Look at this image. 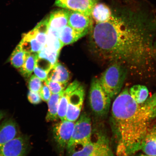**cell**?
<instances>
[{
  "instance_id": "obj_1",
  "label": "cell",
  "mask_w": 156,
  "mask_h": 156,
  "mask_svg": "<svg viewBox=\"0 0 156 156\" xmlns=\"http://www.w3.org/2000/svg\"><path fill=\"white\" fill-rule=\"evenodd\" d=\"M156 17L139 5L125 4L106 22L97 23L90 37L93 51L101 60L123 64L142 76L153 70Z\"/></svg>"
},
{
  "instance_id": "obj_2",
  "label": "cell",
  "mask_w": 156,
  "mask_h": 156,
  "mask_svg": "<svg viewBox=\"0 0 156 156\" xmlns=\"http://www.w3.org/2000/svg\"><path fill=\"white\" fill-rule=\"evenodd\" d=\"M156 120V91L143 103L138 104L128 88L113 102L110 124L117 156H133L141 150L150 127Z\"/></svg>"
},
{
  "instance_id": "obj_3",
  "label": "cell",
  "mask_w": 156,
  "mask_h": 156,
  "mask_svg": "<svg viewBox=\"0 0 156 156\" xmlns=\"http://www.w3.org/2000/svg\"><path fill=\"white\" fill-rule=\"evenodd\" d=\"M128 72L125 66L114 63L102 74L99 80L103 89L111 99L115 98L121 91Z\"/></svg>"
},
{
  "instance_id": "obj_4",
  "label": "cell",
  "mask_w": 156,
  "mask_h": 156,
  "mask_svg": "<svg viewBox=\"0 0 156 156\" xmlns=\"http://www.w3.org/2000/svg\"><path fill=\"white\" fill-rule=\"evenodd\" d=\"M68 156H115L108 136L105 133L92 134L90 142L79 149L68 153Z\"/></svg>"
},
{
  "instance_id": "obj_5",
  "label": "cell",
  "mask_w": 156,
  "mask_h": 156,
  "mask_svg": "<svg viewBox=\"0 0 156 156\" xmlns=\"http://www.w3.org/2000/svg\"><path fill=\"white\" fill-rule=\"evenodd\" d=\"M92 134L91 119L83 113L75 122L73 134L67 147L68 153L89 143Z\"/></svg>"
},
{
  "instance_id": "obj_6",
  "label": "cell",
  "mask_w": 156,
  "mask_h": 156,
  "mask_svg": "<svg viewBox=\"0 0 156 156\" xmlns=\"http://www.w3.org/2000/svg\"><path fill=\"white\" fill-rule=\"evenodd\" d=\"M111 100L103 89L99 80L94 78L91 81L89 94V102L91 110L95 116L103 118L108 114Z\"/></svg>"
},
{
  "instance_id": "obj_7",
  "label": "cell",
  "mask_w": 156,
  "mask_h": 156,
  "mask_svg": "<svg viewBox=\"0 0 156 156\" xmlns=\"http://www.w3.org/2000/svg\"><path fill=\"white\" fill-rule=\"evenodd\" d=\"M75 122L67 120L56 123L52 127V134L55 141L61 151L66 148L71 138Z\"/></svg>"
},
{
  "instance_id": "obj_8",
  "label": "cell",
  "mask_w": 156,
  "mask_h": 156,
  "mask_svg": "<svg viewBox=\"0 0 156 156\" xmlns=\"http://www.w3.org/2000/svg\"><path fill=\"white\" fill-rule=\"evenodd\" d=\"M29 145L26 136H17L0 149V156H26Z\"/></svg>"
},
{
  "instance_id": "obj_9",
  "label": "cell",
  "mask_w": 156,
  "mask_h": 156,
  "mask_svg": "<svg viewBox=\"0 0 156 156\" xmlns=\"http://www.w3.org/2000/svg\"><path fill=\"white\" fill-rule=\"evenodd\" d=\"M84 95V90L81 85L72 93L68 101L66 120L73 122L76 121L80 115Z\"/></svg>"
},
{
  "instance_id": "obj_10",
  "label": "cell",
  "mask_w": 156,
  "mask_h": 156,
  "mask_svg": "<svg viewBox=\"0 0 156 156\" xmlns=\"http://www.w3.org/2000/svg\"><path fill=\"white\" fill-rule=\"evenodd\" d=\"M98 0H56L55 5L62 8L77 12L91 17L94 7Z\"/></svg>"
},
{
  "instance_id": "obj_11",
  "label": "cell",
  "mask_w": 156,
  "mask_h": 156,
  "mask_svg": "<svg viewBox=\"0 0 156 156\" xmlns=\"http://www.w3.org/2000/svg\"><path fill=\"white\" fill-rule=\"evenodd\" d=\"M90 17L69 10L68 25L78 32L87 34L92 28V21Z\"/></svg>"
},
{
  "instance_id": "obj_12",
  "label": "cell",
  "mask_w": 156,
  "mask_h": 156,
  "mask_svg": "<svg viewBox=\"0 0 156 156\" xmlns=\"http://www.w3.org/2000/svg\"><path fill=\"white\" fill-rule=\"evenodd\" d=\"M18 134V126L14 120L9 119L4 121L0 124V149Z\"/></svg>"
},
{
  "instance_id": "obj_13",
  "label": "cell",
  "mask_w": 156,
  "mask_h": 156,
  "mask_svg": "<svg viewBox=\"0 0 156 156\" xmlns=\"http://www.w3.org/2000/svg\"><path fill=\"white\" fill-rule=\"evenodd\" d=\"M140 151L146 155L156 156V120L146 133Z\"/></svg>"
},
{
  "instance_id": "obj_14",
  "label": "cell",
  "mask_w": 156,
  "mask_h": 156,
  "mask_svg": "<svg viewBox=\"0 0 156 156\" xmlns=\"http://www.w3.org/2000/svg\"><path fill=\"white\" fill-rule=\"evenodd\" d=\"M69 10L62 9L52 12L48 18V27L60 30L68 25Z\"/></svg>"
},
{
  "instance_id": "obj_15",
  "label": "cell",
  "mask_w": 156,
  "mask_h": 156,
  "mask_svg": "<svg viewBox=\"0 0 156 156\" xmlns=\"http://www.w3.org/2000/svg\"><path fill=\"white\" fill-rule=\"evenodd\" d=\"M80 85L79 82L75 80L68 85L64 90L60 98L58 106V115L60 120H66L68 101L70 95Z\"/></svg>"
},
{
  "instance_id": "obj_16",
  "label": "cell",
  "mask_w": 156,
  "mask_h": 156,
  "mask_svg": "<svg viewBox=\"0 0 156 156\" xmlns=\"http://www.w3.org/2000/svg\"><path fill=\"white\" fill-rule=\"evenodd\" d=\"M70 79V73L67 68L63 64L58 62L51 69L46 80L68 83Z\"/></svg>"
},
{
  "instance_id": "obj_17",
  "label": "cell",
  "mask_w": 156,
  "mask_h": 156,
  "mask_svg": "<svg viewBox=\"0 0 156 156\" xmlns=\"http://www.w3.org/2000/svg\"><path fill=\"white\" fill-rule=\"evenodd\" d=\"M86 34L78 32L68 25L59 31V38L64 46L73 44Z\"/></svg>"
},
{
  "instance_id": "obj_18",
  "label": "cell",
  "mask_w": 156,
  "mask_h": 156,
  "mask_svg": "<svg viewBox=\"0 0 156 156\" xmlns=\"http://www.w3.org/2000/svg\"><path fill=\"white\" fill-rule=\"evenodd\" d=\"M112 12L110 8L104 3H97L91 12V17L96 23L106 22L110 18Z\"/></svg>"
},
{
  "instance_id": "obj_19",
  "label": "cell",
  "mask_w": 156,
  "mask_h": 156,
  "mask_svg": "<svg viewBox=\"0 0 156 156\" xmlns=\"http://www.w3.org/2000/svg\"><path fill=\"white\" fill-rule=\"evenodd\" d=\"M62 92L52 94L51 97L48 102V109L46 117V120L47 122H54L57 121L58 118V106L60 98Z\"/></svg>"
},
{
  "instance_id": "obj_20",
  "label": "cell",
  "mask_w": 156,
  "mask_h": 156,
  "mask_svg": "<svg viewBox=\"0 0 156 156\" xmlns=\"http://www.w3.org/2000/svg\"><path fill=\"white\" fill-rule=\"evenodd\" d=\"M129 91L130 96L138 104L144 103L149 97V90L145 86L134 85L130 88Z\"/></svg>"
},
{
  "instance_id": "obj_21",
  "label": "cell",
  "mask_w": 156,
  "mask_h": 156,
  "mask_svg": "<svg viewBox=\"0 0 156 156\" xmlns=\"http://www.w3.org/2000/svg\"><path fill=\"white\" fill-rule=\"evenodd\" d=\"M38 58V53L31 52L28 53L24 64L19 69L20 72L23 76L26 78L30 76L34 71Z\"/></svg>"
},
{
  "instance_id": "obj_22",
  "label": "cell",
  "mask_w": 156,
  "mask_h": 156,
  "mask_svg": "<svg viewBox=\"0 0 156 156\" xmlns=\"http://www.w3.org/2000/svg\"><path fill=\"white\" fill-rule=\"evenodd\" d=\"M28 53L23 51L18 44L10 58L12 65L17 69H20L24 64Z\"/></svg>"
},
{
  "instance_id": "obj_23",
  "label": "cell",
  "mask_w": 156,
  "mask_h": 156,
  "mask_svg": "<svg viewBox=\"0 0 156 156\" xmlns=\"http://www.w3.org/2000/svg\"><path fill=\"white\" fill-rule=\"evenodd\" d=\"M64 46L60 40L59 37L52 34H48L45 47L50 51L60 52Z\"/></svg>"
},
{
  "instance_id": "obj_24",
  "label": "cell",
  "mask_w": 156,
  "mask_h": 156,
  "mask_svg": "<svg viewBox=\"0 0 156 156\" xmlns=\"http://www.w3.org/2000/svg\"><path fill=\"white\" fill-rule=\"evenodd\" d=\"M60 52L50 51L45 47H44L38 52V57L48 60L54 66L58 62Z\"/></svg>"
},
{
  "instance_id": "obj_25",
  "label": "cell",
  "mask_w": 156,
  "mask_h": 156,
  "mask_svg": "<svg viewBox=\"0 0 156 156\" xmlns=\"http://www.w3.org/2000/svg\"><path fill=\"white\" fill-rule=\"evenodd\" d=\"M45 82L49 88L52 94L61 93L68 86V83H61L46 80Z\"/></svg>"
},
{
  "instance_id": "obj_26",
  "label": "cell",
  "mask_w": 156,
  "mask_h": 156,
  "mask_svg": "<svg viewBox=\"0 0 156 156\" xmlns=\"http://www.w3.org/2000/svg\"><path fill=\"white\" fill-rule=\"evenodd\" d=\"M42 81L36 75L31 76L28 83V87L30 90L39 92L43 84Z\"/></svg>"
},
{
  "instance_id": "obj_27",
  "label": "cell",
  "mask_w": 156,
  "mask_h": 156,
  "mask_svg": "<svg viewBox=\"0 0 156 156\" xmlns=\"http://www.w3.org/2000/svg\"><path fill=\"white\" fill-rule=\"evenodd\" d=\"M27 97L29 102L33 105H38L41 102L42 99L39 92L29 91Z\"/></svg>"
},
{
  "instance_id": "obj_28",
  "label": "cell",
  "mask_w": 156,
  "mask_h": 156,
  "mask_svg": "<svg viewBox=\"0 0 156 156\" xmlns=\"http://www.w3.org/2000/svg\"><path fill=\"white\" fill-rule=\"evenodd\" d=\"M39 93L42 100L44 102H48L51 97L52 93L45 82L39 91Z\"/></svg>"
},
{
  "instance_id": "obj_29",
  "label": "cell",
  "mask_w": 156,
  "mask_h": 156,
  "mask_svg": "<svg viewBox=\"0 0 156 156\" xmlns=\"http://www.w3.org/2000/svg\"><path fill=\"white\" fill-rule=\"evenodd\" d=\"M34 73L36 76L42 81H46L48 79L49 72L35 66L34 69Z\"/></svg>"
},
{
  "instance_id": "obj_30",
  "label": "cell",
  "mask_w": 156,
  "mask_h": 156,
  "mask_svg": "<svg viewBox=\"0 0 156 156\" xmlns=\"http://www.w3.org/2000/svg\"><path fill=\"white\" fill-rule=\"evenodd\" d=\"M153 55L154 60L156 61V41H155L153 44Z\"/></svg>"
},
{
  "instance_id": "obj_31",
  "label": "cell",
  "mask_w": 156,
  "mask_h": 156,
  "mask_svg": "<svg viewBox=\"0 0 156 156\" xmlns=\"http://www.w3.org/2000/svg\"><path fill=\"white\" fill-rule=\"evenodd\" d=\"M5 113L2 111H0V122L2 119L5 116Z\"/></svg>"
},
{
  "instance_id": "obj_32",
  "label": "cell",
  "mask_w": 156,
  "mask_h": 156,
  "mask_svg": "<svg viewBox=\"0 0 156 156\" xmlns=\"http://www.w3.org/2000/svg\"><path fill=\"white\" fill-rule=\"evenodd\" d=\"M135 156H152V155H146V154L142 153V154H138Z\"/></svg>"
}]
</instances>
